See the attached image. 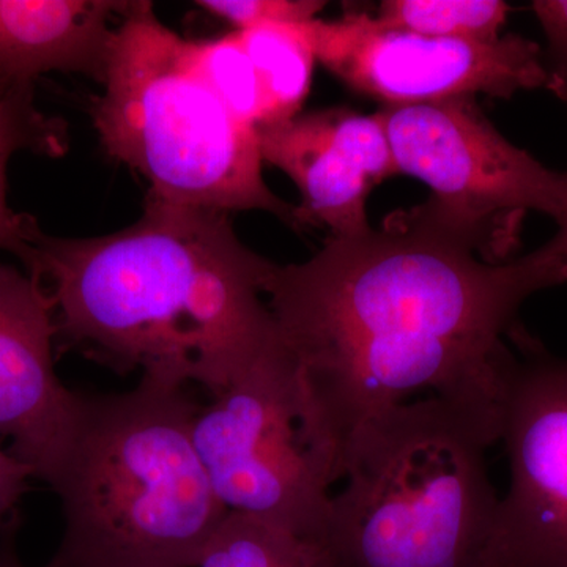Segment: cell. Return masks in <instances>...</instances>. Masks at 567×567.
I'll return each mask as SVG.
<instances>
[{
	"label": "cell",
	"mask_w": 567,
	"mask_h": 567,
	"mask_svg": "<svg viewBox=\"0 0 567 567\" xmlns=\"http://www.w3.org/2000/svg\"><path fill=\"white\" fill-rule=\"evenodd\" d=\"M563 284L567 254L548 244L488 264L395 212L380 230L330 235L306 262L278 265L267 303L342 472L352 436L421 391L499 434L505 336L533 295Z\"/></svg>",
	"instance_id": "6da1fadb"
},
{
	"label": "cell",
	"mask_w": 567,
	"mask_h": 567,
	"mask_svg": "<svg viewBox=\"0 0 567 567\" xmlns=\"http://www.w3.org/2000/svg\"><path fill=\"white\" fill-rule=\"evenodd\" d=\"M276 267L241 244L229 213L148 194L141 218L118 233H40L25 271L54 300L58 354L197 383L216 398L276 341L264 301Z\"/></svg>",
	"instance_id": "7a4b0ae2"
},
{
	"label": "cell",
	"mask_w": 567,
	"mask_h": 567,
	"mask_svg": "<svg viewBox=\"0 0 567 567\" xmlns=\"http://www.w3.org/2000/svg\"><path fill=\"white\" fill-rule=\"evenodd\" d=\"M186 386L141 375L128 393L81 394L50 484L63 535L44 567H197L227 509L193 440Z\"/></svg>",
	"instance_id": "3957f363"
},
{
	"label": "cell",
	"mask_w": 567,
	"mask_h": 567,
	"mask_svg": "<svg viewBox=\"0 0 567 567\" xmlns=\"http://www.w3.org/2000/svg\"><path fill=\"white\" fill-rule=\"evenodd\" d=\"M498 432L432 398L352 436L323 540L344 567H484L499 496L486 451Z\"/></svg>",
	"instance_id": "277c9868"
},
{
	"label": "cell",
	"mask_w": 567,
	"mask_h": 567,
	"mask_svg": "<svg viewBox=\"0 0 567 567\" xmlns=\"http://www.w3.org/2000/svg\"><path fill=\"white\" fill-rule=\"evenodd\" d=\"M102 95L91 103L100 144L166 203L223 213L260 210L297 229L264 181L256 130L226 110L186 58V40L153 3L128 2L112 33Z\"/></svg>",
	"instance_id": "5b68a950"
},
{
	"label": "cell",
	"mask_w": 567,
	"mask_h": 567,
	"mask_svg": "<svg viewBox=\"0 0 567 567\" xmlns=\"http://www.w3.org/2000/svg\"><path fill=\"white\" fill-rule=\"evenodd\" d=\"M399 174L431 189L405 221L472 249L488 264L516 259L529 212L567 216V174L507 141L475 99L390 106L379 112Z\"/></svg>",
	"instance_id": "8992f818"
},
{
	"label": "cell",
	"mask_w": 567,
	"mask_h": 567,
	"mask_svg": "<svg viewBox=\"0 0 567 567\" xmlns=\"http://www.w3.org/2000/svg\"><path fill=\"white\" fill-rule=\"evenodd\" d=\"M193 440L227 513L323 539L341 461L279 336L212 405L199 409Z\"/></svg>",
	"instance_id": "52a82bcc"
},
{
	"label": "cell",
	"mask_w": 567,
	"mask_h": 567,
	"mask_svg": "<svg viewBox=\"0 0 567 567\" xmlns=\"http://www.w3.org/2000/svg\"><path fill=\"white\" fill-rule=\"evenodd\" d=\"M499 442L509 488L499 498L484 567H567V358L514 324Z\"/></svg>",
	"instance_id": "ba28073f"
},
{
	"label": "cell",
	"mask_w": 567,
	"mask_h": 567,
	"mask_svg": "<svg viewBox=\"0 0 567 567\" xmlns=\"http://www.w3.org/2000/svg\"><path fill=\"white\" fill-rule=\"evenodd\" d=\"M308 28L317 61L385 107L476 95L511 99L550 84L539 44L514 33L492 41L436 39L393 31L358 13L317 18Z\"/></svg>",
	"instance_id": "9c48e42d"
},
{
	"label": "cell",
	"mask_w": 567,
	"mask_h": 567,
	"mask_svg": "<svg viewBox=\"0 0 567 567\" xmlns=\"http://www.w3.org/2000/svg\"><path fill=\"white\" fill-rule=\"evenodd\" d=\"M55 305L39 276L0 262V435L51 484L73 439L81 394L55 374Z\"/></svg>",
	"instance_id": "30bf717a"
},
{
	"label": "cell",
	"mask_w": 567,
	"mask_h": 567,
	"mask_svg": "<svg viewBox=\"0 0 567 567\" xmlns=\"http://www.w3.org/2000/svg\"><path fill=\"white\" fill-rule=\"evenodd\" d=\"M262 162L292 178L300 192L297 230L327 227L331 237L371 229L372 189L399 174L379 112L328 107L257 132Z\"/></svg>",
	"instance_id": "8fae6325"
},
{
	"label": "cell",
	"mask_w": 567,
	"mask_h": 567,
	"mask_svg": "<svg viewBox=\"0 0 567 567\" xmlns=\"http://www.w3.org/2000/svg\"><path fill=\"white\" fill-rule=\"evenodd\" d=\"M126 7L115 0H0V87L33 92L51 71L102 82Z\"/></svg>",
	"instance_id": "7c38bea8"
},
{
	"label": "cell",
	"mask_w": 567,
	"mask_h": 567,
	"mask_svg": "<svg viewBox=\"0 0 567 567\" xmlns=\"http://www.w3.org/2000/svg\"><path fill=\"white\" fill-rule=\"evenodd\" d=\"M33 99V92L0 87V249L20 257L24 267L41 229L35 218L10 207L7 194L10 159L20 152L61 158L70 147L66 123L44 114Z\"/></svg>",
	"instance_id": "4fadbf2b"
},
{
	"label": "cell",
	"mask_w": 567,
	"mask_h": 567,
	"mask_svg": "<svg viewBox=\"0 0 567 567\" xmlns=\"http://www.w3.org/2000/svg\"><path fill=\"white\" fill-rule=\"evenodd\" d=\"M305 24H262L240 32L270 103V126L292 121L311 91L317 62Z\"/></svg>",
	"instance_id": "5bb4252c"
},
{
	"label": "cell",
	"mask_w": 567,
	"mask_h": 567,
	"mask_svg": "<svg viewBox=\"0 0 567 567\" xmlns=\"http://www.w3.org/2000/svg\"><path fill=\"white\" fill-rule=\"evenodd\" d=\"M197 567H344L320 537L227 514Z\"/></svg>",
	"instance_id": "9a60e30c"
},
{
	"label": "cell",
	"mask_w": 567,
	"mask_h": 567,
	"mask_svg": "<svg viewBox=\"0 0 567 567\" xmlns=\"http://www.w3.org/2000/svg\"><path fill=\"white\" fill-rule=\"evenodd\" d=\"M186 58L238 122L256 133L270 126L267 93L237 29L216 39L186 40Z\"/></svg>",
	"instance_id": "2e32d148"
},
{
	"label": "cell",
	"mask_w": 567,
	"mask_h": 567,
	"mask_svg": "<svg viewBox=\"0 0 567 567\" xmlns=\"http://www.w3.org/2000/svg\"><path fill=\"white\" fill-rule=\"evenodd\" d=\"M507 11L502 0H385L375 20L417 35L492 41L499 39Z\"/></svg>",
	"instance_id": "e0dca14e"
},
{
	"label": "cell",
	"mask_w": 567,
	"mask_h": 567,
	"mask_svg": "<svg viewBox=\"0 0 567 567\" xmlns=\"http://www.w3.org/2000/svg\"><path fill=\"white\" fill-rule=\"evenodd\" d=\"M200 9L230 22L237 31L262 24H305L317 20L319 0H200Z\"/></svg>",
	"instance_id": "ac0fdd59"
},
{
	"label": "cell",
	"mask_w": 567,
	"mask_h": 567,
	"mask_svg": "<svg viewBox=\"0 0 567 567\" xmlns=\"http://www.w3.org/2000/svg\"><path fill=\"white\" fill-rule=\"evenodd\" d=\"M31 477H35L31 466L0 447V522L18 513V503L28 492Z\"/></svg>",
	"instance_id": "d6986e66"
},
{
	"label": "cell",
	"mask_w": 567,
	"mask_h": 567,
	"mask_svg": "<svg viewBox=\"0 0 567 567\" xmlns=\"http://www.w3.org/2000/svg\"><path fill=\"white\" fill-rule=\"evenodd\" d=\"M21 528L20 514L0 522V567H28L18 548V533Z\"/></svg>",
	"instance_id": "ffe728a7"
},
{
	"label": "cell",
	"mask_w": 567,
	"mask_h": 567,
	"mask_svg": "<svg viewBox=\"0 0 567 567\" xmlns=\"http://www.w3.org/2000/svg\"><path fill=\"white\" fill-rule=\"evenodd\" d=\"M551 248L557 249L559 252L567 254V216L565 223L558 227V233L547 241Z\"/></svg>",
	"instance_id": "44dd1931"
},
{
	"label": "cell",
	"mask_w": 567,
	"mask_h": 567,
	"mask_svg": "<svg viewBox=\"0 0 567 567\" xmlns=\"http://www.w3.org/2000/svg\"><path fill=\"white\" fill-rule=\"evenodd\" d=\"M557 9L559 18H561L563 24H565L567 29V0H558Z\"/></svg>",
	"instance_id": "7402d4cb"
}]
</instances>
